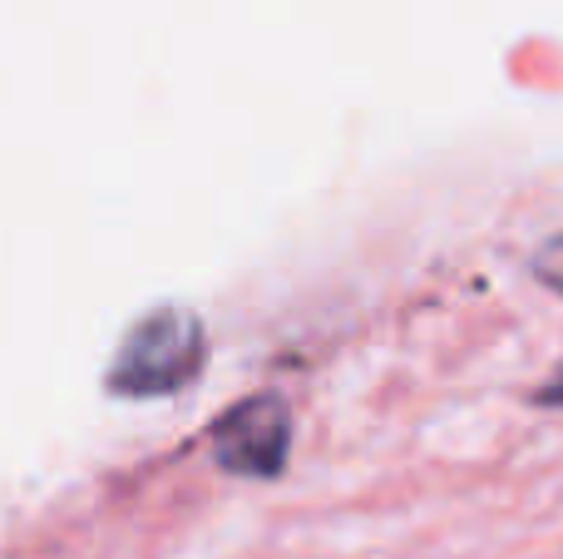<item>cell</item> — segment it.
Listing matches in <instances>:
<instances>
[{"mask_svg": "<svg viewBox=\"0 0 563 559\" xmlns=\"http://www.w3.org/2000/svg\"><path fill=\"white\" fill-rule=\"evenodd\" d=\"M534 402L539 406H563V376H559V382H549V386H539Z\"/></svg>", "mask_w": 563, "mask_h": 559, "instance_id": "4", "label": "cell"}, {"mask_svg": "<svg viewBox=\"0 0 563 559\" xmlns=\"http://www.w3.org/2000/svg\"><path fill=\"white\" fill-rule=\"evenodd\" d=\"M203 357H208V332L194 307L178 303L148 307L144 317H134V327L119 342L114 366H109V392L134 396V402L174 396L203 372Z\"/></svg>", "mask_w": 563, "mask_h": 559, "instance_id": "1", "label": "cell"}, {"mask_svg": "<svg viewBox=\"0 0 563 559\" xmlns=\"http://www.w3.org/2000/svg\"><path fill=\"white\" fill-rule=\"evenodd\" d=\"M291 456V406L277 392L243 396L228 416L213 426V461L228 475H247V481H273L287 471Z\"/></svg>", "mask_w": 563, "mask_h": 559, "instance_id": "2", "label": "cell"}, {"mask_svg": "<svg viewBox=\"0 0 563 559\" xmlns=\"http://www.w3.org/2000/svg\"><path fill=\"white\" fill-rule=\"evenodd\" d=\"M529 273H534L539 283L549 287V293H563V233H554L549 243L534 248V257H529Z\"/></svg>", "mask_w": 563, "mask_h": 559, "instance_id": "3", "label": "cell"}]
</instances>
